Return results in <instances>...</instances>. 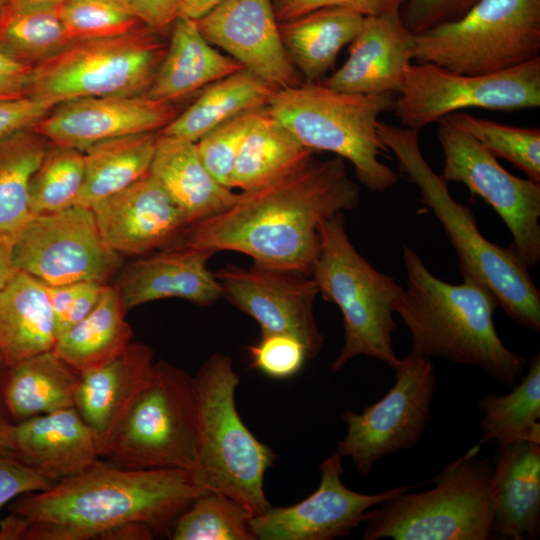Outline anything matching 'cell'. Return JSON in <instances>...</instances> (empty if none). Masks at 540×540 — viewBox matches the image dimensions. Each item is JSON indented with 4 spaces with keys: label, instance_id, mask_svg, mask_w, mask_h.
I'll return each instance as SVG.
<instances>
[{
    "label": "cell",
    "instance_id": "obj_4",
    "mask_svg": "<svg viewBox=\"0 0 540 540\" xmlns=\"http://www.w3.org/2000/svg\"><path fill=\"white\" fill-rule=\"evenodd\" d=\"M377 132L394 154L399 171L418 188L421 204L442 225L462 277L485 287L511 320L538 332L540 291L514 246H500L482 235L472 210L453 199L448 183L424 158L418 131L379 120Z\"/></svg>",
    "mask_w": 540,
    "mask_h": 540
},
{
    "label": "cell",
    "instance_id": "obj_45",
    "mask_svg": "<svg viewBox=\"0 0 540 540\" xmlns=\"http://www.w3.org/2000/svg\"><path fill=\"white\" fill-rule=\"evenodd\" d=\"M479 0H404L400 15L413 33L462 17Z\"/></svg>",
    "mask_w": 540,
    "mask_h": 540
},
{
    "label": "cell",
    "instance_id": "obj_12",
    "mask_svg": "<svg viewBox=\"0 0 540 540\" xmlns=\"http://www.w3.org/2000/svg\"><path fill=\"white\" fill-rule=\"evenodd\" d=\"M540 106V57L489 74L457 73L432 63L410 64L396 95L401 124L420 131L468 108L515 111Z\"/></svg>",
    "mask_w": 540,
    "mask_h": 540
},
{
    "label": "cell",
    "instance_id": "obj_2",
    "mask_svg": "<svg viewBox=\"0 0 540 540\" xmlns=\"http://www.w3.org/2000/svg\"><path fill=\"white\" fill-rule=\"evenodd\" d=\"M192 471L125 469L98 460L50 488L23 494L0 521V540L102 539L127 523L171 530L201 494Z\"/></svg>",
    "mask_w": 540,
    "mask_h": 540
},
{
    "label": "cell",
    "instance_id": "obj_52",
    "mask_svg": "<svg viewBox=\"0 0 540 540\" xmlns=\"http://www.w3.org/2000/svg\"><path fill=\"white\" fill-rule=\"evenodd\" d=\"M16 271L12 260V248L0 244V290Z\"/></svg>",
    "mask_w": 540,
    "mask_h": 540
},
{
    "label": "cell",
    "instance_id": "obj_41",
    "mask_svg": "<svg viewBox=\"0 0 540 540\" xmlns=\"http://www.w3.org/2000/svg\"><path fill=\"white\" fill-rule=\"evenodd\" d=\"M61 16L73 42L122 35L143 25L118 0H65Z\"/></svg>",
    "mask_w": 540,
    "mask_h": 540
},
{
    "label": "cell",
    "instance_id": "obj_22",
    "mask_svg": "<svg viewBox=\"0 0 540 540\" xmlns=\"http://www.w3.org/2000/svg\"><path fill=\"white\" fill-rule=\"evenodd\" d=\"M9 451L54 484L101 458L92 430L75 407L12 424Z\"/></svg>",
    "mask_w": 540,
    "mask_h": 540
},
{
    "label": "cell",
    "instance_id": "obj_23",
    "mask_svg": "<svg viewBox=\"0 0 540 540\" xmlns=\"http://www.w3.org/2000/svg\"><path fill=\"white\" fill-rule=\"evenodd\" d=\"M213 253L175 246L129 264L118 288L126 310L164 298L209 305L222 296L220 283L207 263Z\"/></svg>",
    "mask_w": 540,
    "mask_h": 540
},
{
    "label": "cell",
    "instance_id": "obj_33",
    "mask_svg": "<svg viewBox=\"0 0 540 540\" xmlns=\"http://www.w3.org/2000/svg\"><path fill=\"white\" fill-rule=\"evenodd\" d=\"M276 90L243 68L205 87L197 100L160 133L197 142L223 122L243 112L267 107Z\"/></svg>",
    "mask_w": 540,
    "mask_h": 540
},
{
    "label": "cell",
    "instance_id": "obj_46",
    "mask_svg": "<svg viewBox=\"0 0 540 540\" xmlns=\"http://www.w3.org/2000/svg\"><path fill=\"white\" fill-rule=\"evenodd\" d=\"M404 0H276L275 15L278 22L298 18L324 8H345L366 16H377L400 10Z\"/></svg>",
    "mask_w": 540,
    "mask_h": 540
},
{
    "label": "cell",
    "instance_id": "obj_25",
    "mask_svg": "<svg viewBox=\"0 0 540 540\" xmlns=\"http://www.w3.org/2000/svg\"><path fill=\"white\" fill-rule=\"evenodd\" d=\"M492 535L536 539L540 527V444L519 440L493 453Z\"/></svg>",
    "mask_w": 540,
    "mask_h": 540
},
{
    "label": "cell",
    "instance_id": "obj_53",
    "mask_svg": "<svg viewBox=\"0 0 540 540\" xmlns=\"http://www.w3.org/2000/svg\"><path fill=\"white\" fill-rule=\"evenodd\" d=\"M3 367L0 364V383ZM12 424L4 415V406L1 398V386H0V452L10 453L9 451V438ZM12 455V454H11Z\"/></svg>",
    "mask_w": 540,
    "mask_h": 540
},
{
    "label": "cell",
    "instance_id": "obj_9",
    "mask_svg": "<svg viewBox=\"0 0 540 540\" xmlns=\"http://www.w3.org/2000/svg\"><path fill=\"white\" fill-rule=\"evenodd\" d=\"M101 457L125 469L194 471L198 457V400L194 377L172 364L152 373L107 441Z\"/></svg>",
    "mask_w": 540,
    "mask_h": 540
},
{
    "label": "cell",
    "instance_id": "obj_18",
    "mask_svg": "<svg viewBox=\"0 0 540 540\" xmlns=\"http://www.w3.org/2000/svg\"><path fill=\"white\" fill-rule=\"evenodd\" d=\"M196 24L210 44L275 88L299 84L272 0H223Z\"/></svg>",
    "mask_w": 540,
    "mask_h": 540
},
{
    "label": "cell",
    "instance_id": "obj_55",
    "mask_svg": "<svg viewBox=\"0 0 540 540\" xmlns=\"http://www.w3.org/2000/svg\"><path fill=\"white\" fill-rule=\"evenodd\" d=\"M21 1H47V2H64L65 0H21Z\"/></svg>",
    "mask_w": 540,
    "mask_h": 540
},
{
    "label": "cell",
    "instance_id": "obj_37",
    "mask_svg": "<svg viewBox=\"0 0 540 540\" xmlns=\"http://www.w3.org/2000/svg\"><path fill=\"white\" fill-rule=\"evenodd\" d=\"M508 394H486L478 400L482 437L478 443L504 446L519 440L540 444V353Z\"/></svg>",
    "mask_w": 540,
    "mask_h": 540
},
{
    "label": "cell",
    "instance_id": "obj_1",
    "mask_svg": "<svg viewBox=\"0 0 540 540\" xmlns=\"http://www.w3.org/2000/svg\"><path fill=\"white\" fill-rule=\"evenodd\" d=\"M358 185L339 156L314 157L263 188L240 192L227 209L189 225L177 246L236 251L254 263L311 276L325 220L355 209Z\"/></svg>",
    "mask_w": 540,
    "mask_h": 540
},
{
    "label": "cell",
    "instance_id": "obj_3",
    "mask_svg": "<svg viewBox=\"0 0 540 540\" xmlns=\"http://www.w3.org/2000/svg\"><path fill=\"white\" fill-rule=\"evenodd\" d=\"M406 285L393 304L412 338V354L473 365L513 387L526 359L499 338L493 314L498 304L474 280L450 284L437 278L410 246L402 249Z\"/></svg>",
    "mask_w": 540,
    "mask_h": 540
},
{
    "label": "cell",
    "instance_id": "obj_48",
    "mask_svg": "<svg viewBox=\"0 0 540 540\" xmlns=\"http://www.w3.org/2000/svg\"><path fill=\"white\" fill-rule=\"evenodd\" d=\"M54 107L48 102L30 96L0 100V139L20 130L32 128Z\"/></svg>",
    "mask_w": 540,
    "mask_h": 540
},
{
    "label": "cell",
    "instance_id": "obj_31",
    "mask_svg": "<svg viewBox=\"0 0 540 540\" xmlns=\"http://www.w3.org/2000/svg\"><path fill=\"white\" fill-rule=\"evenodd\" d=\"M314 153L264 107L242 142L230 176V188L241 192L263 188L305 165Z\"/></svg>",
    "mask_w": 540,
    "mask_h": 540
},
{
    "label": "cell",
    "instance_id": "obj_34",
    "mask_svg": "<svg viewBox=\"0 0 540 540\" xmlns=\"http://www.w3.org/2000/svg\"><path fill=\"white\" fill-rule=\"evenodd\" d=\"M158 135H127L85 149L84 178L75 205L91 208L149 173Z\"/></svg>",
    "mask_w": 540,
    "mask_h": 540
},
{
    "label": "cell",
    "instance_id": "obj_8",
    "mask_svg": "<svg viewBox=\"0 0 540 540\" xmlns=\"http://www.w3.org/2000/svg\"><path fill=\"white\" fill-rule=\"evenodd\" d=\"M481 444L447 464L420 493L394 495L369 510L364 540H487L492 536L493 463Z\"/></svg>",
    "mask_w": 540,
    "mask_h": 540
},
{
    "label": "cell",
    "instance_id": "obj_35",
    "mask_svg": "<svg viewBox=\"0 0 540 540\" xmlns=\"http://www.w3.org/2000/svg\"><path fill=\"white\" fill-rule=\"evenodd\" d=\"M33 128L0 139V244L12 248L32 218L30 182L47 148Z\"/></svg>",
    "mask_w": 540,
    "mask_h": 540
},
{
    "label": "cell",
    "instance_id": "obj_11",
    "mask_svg": "<svg viewBox=\"0 0 540 540\" xmlns=\"http://www.w3.org/2000/svg\"><path fill=\"white\" fill-rule=\"evenodd\" d=\"M165 52L156 32L145 25L76 41L32 67L26 96L56 106L78 98L146 94Z\"/></svg>",
    "mask_w": 540,
    "mask_h": 540
},
{
    "label": "cell",
    "instance_id": "obj_24",
    "mask_svg": "<svg viewBox=\"0 0 540 540\" xmlns=\"http://www.w3.org/2000/svg\"><path fill=\"white\" fill-rule=\"evenodd\" d=\"M153 351L132 343L108 363L80 373L75 408L92 430L100 456L153 370Z\"/></svg>",
    "mask_w": 540,
    "mask_h": 540
},
{
    "label": "cell",
    "instance_id": "obj_39",
    "mask_svg": "<svg viewBox=\"0 0 540 540\" xmlns=\"http://www.w3.org/2000/svg\"><path fill=\"white\" fill-rule=\"evenodd\" d=\"M84 178V153L56 145L47 150L29 189L33 216L62 211L74 206Z\"/></svg>",
    "mask_w": 540,
    "mask_h": 540
},
{
    "label": "cell",
    "instance_id": "obj_51",
    "mask_svg": "<svg viewBox=\"0 0 540 540\" xmlns=\"http://www.w3.org/2000/svg\"><path fill=\"white\" fill-rule=\"evenodd\" d=\"M223 0H176L177 17L198 20Z\"/></svg>",
    "mask_w": 540,
    "mask_h": 540
},
{
    "label": "cell",
    "instance_id": "obj_28",
    "mask_svg": "<svg viewBox=\"0 0 540 540\" xmlns=\"http://www.w3.org/2000/svg\"><path fill=\"white\" fill-rule=\"evenodd\" d=\"M171 27L170 43L146 92L148 97L172 103L244 68L216 50L195 20L177 17Z\"/></svg>",
    "mask_w": 540,
    "mask_h": 540
},
{
    "label": "cell",
    "instance_id": "obj_47",
    "mask_svg": "<svg viewBox=\"0 0 540 540\" xmlns=\"http://www.w3.org/2000/svg\"><path fill=\"white\" fill-rule=\"evenodd\" d=\"M54 483L9 453L0 452V510L12 499L43 491Z\"/></svg>",
    "mask_w": 540,
    "mask_h": 540
},
{
    "label": "cell",
    "instance_id": "obj_20",
    "mask_svg": "<svg viewBox=\"0 0 540 540\" xmlns=\"http://www.w3.org/2000/svg\"><path fill=\"white\" fill-rule=\"evenodd\" d=\"M91 209L103 240L118 254H146L183 234L190 225L150 173Z\"/></svg>",
    "mask_w": 540,
    "mask_h": 540
},
{
    "label": "cell",
    "instance_id": "obj_15",
    "mask_svg": "<svg viewBox=\"0 0 540 540\" xmlns=\"http://www.w3.org/2000/svg\"><path fill=\"white\" fill-rule=\"evenodd\" d=\"M16 270L46 285L107 281L121 264L103 240L91 208L78 205L33 216L12 246Z\"/></svg>",
    "mask_w": 540,
    "mask_h": 540
},
{
    "label": "cell",
    "instance_id": "obj_10",
    "mask_svg": "<svg viewBox=\"0 0 540 540\" xmlns=\"http://www.w3.org/2000/svg\"><path fill=\"white\" fill-rule=\"evenodd\" d=\"M540 57V0H479L457 20L413 34L412 59L468 75Z\"/></svg>",
    "mask_w": 540,
    "mask_h": 540
},
{
    "label": "cell",
    "instance_id": "obj_14",
    "mask_svg": "<svg viewBox=\"0 0 540 540\" xmlns=\"http://www.w3.org/2000/svg\"><path fill=\"white\" fill-rule=\"evenodd\" d=\"M437 136L445 163L441 177L464 184L501 217L516 252L530 268L540 261V183L512 175L477 140L446 117Z\"/></svg>",
    "mask_w": 540,
    "mask_h": 540
},
{
    "label": "cell",
    "instance_id": "obj_50",
    "mask_svg": "<svg viewBox=\"0 0 540 540\" xmlns=\"http://www.w3.org/2000/svg\"><path fill=\"white\" fill-rule=\"evenodd\" d=\"M32 66L0 52V100L26 96Z\"/></svg>",
    "mask_w": 540,
    "mask_h": 540
},
{
    "label": "cell",
    "instance_id": "obj_27",
    "mask_svg": "<svg viewBox=\"0 0 540 540\" xmlns=\"http://www.w3.org/2000/svg\"><path fill=\"white\" fill-rule=\"evenodd\" d=\"M57 340L46 285L16 270L0 290V364L10 367L43 352Z\"/></svg>",
    "mask_w": 540,
    "mask_h": 540
},
{
    "label": "cell",
    "instance_id": "obj_38",
    "mask_svg": "<svg viewBox=\"0 0 540 540\" xmlns=\"http://www.w3.org/2000/svg\"><path fill=\"white\" fill-rule=\"evenodd\" d=\"M253 514L233 499L216 492L198 496L174 522L173 540H255Z\"/></svg>",
    "mask_w": 540,
    "mask_h": 540
},
{
    "label": "cell",
    "instance_id": "obj_49",
    "mask_svg": "<svg viewBox=\"0 0 540 540\" xmlns=\"http://www.w3.org/2000/svg\"><path fill=\"white\" fill-rule=\"evenodd\" d=\"M143 25L154 32L172 26L177 18L176 0H118Z\"/></svg>",
    "mask_w": 540,
    "mask_h": 540
},
{
    "label": "cell",
    "instance_id": "obj_26",
    "mask_svg": "<svg viewBox=\"0 0 540 540\" xmlns=\"http://www.w3.org/2000/svg\"><path fill=\"white\" fill-rule=\"evenodd\" d=\"M149 173L182 210L190 225L230 207L238 193L204 166L196 142L159 133Z\"/></svg>",
    "mask_w": 540,
    "mask_h": 540
},
{
    "label": "cell",
    "instance_id": "obj_32",
    "mask_svg": "<svg viewBox=\"0 0 540 540\" xmlns=\"http://www.w3.org/2000/svg\"><path fill=\"white\" fill-rule=\"evenodd\" d=\"M126 311L118 288L106 284L94 309L57 338L53 353L78 373L108 363L131 342Z\"/></svg>",
    "mask_w": 540,
    "mask_h": 540
},
{
    "label": "cell",
    "instance_id": "obj_29",
    "mask_svg": "<svg viewBox=\"0 0 540 540\" xmlns=\"http://www.w3.org/2000/svg\"><path fill=\"white\" fill-rule=\"evenodd\" d=\"M80 373L53 351L43 352L10 367H3L1 398L16 420L75 407Z\"/></svg>",
    "mask_w": 540,
    "mask_h": 540
},
{
    "label": "cell",
    "instance_id": "obj_54",
    "mask_svg": "<svg viewBox=\"0 0 540 540\" xmlns=\"http://www.w3.org/2000/svg\"><path fill=\"white\" fill-rule=\"evenodd\" d=\"M10 0H0V18L4 12V10L6 9L8 3H9Z\"/></svg>",
    "mask_w": 540,
    "mask_h": 540
},
{
    "label": "cell",
    "instance_id": "obj_13",
    "mask_svg": "<svg viewBox=\"0 0 540 540\" xmlns=\"http://www.w3.org/2000/svg\"><path fill=\"white\" fill-rule=\"evenodd\" d=\"M394 370L395 383L380 400L342 415L347 433L336 452L362 475L383 457L415 447L430 417L436 386L431 359L410 353Z\"/></svg>",
    "mask_w": 540,
    "mask_h": 540
},
{
    "label": "cell",
    "instance_id": "obj_16",
    "mask_svg": "<svg viewBox=\"0 0 540 540\" xmlns=\"http://www.w3.org/2000/svg\"><path fill=\"white\" fill-rule=\"evenodd\" d=\"M222 296L252 317L261 334H286L301 341L310 359L321 351L323 336L314 317L318 288L309 276L254 263L227 265L216 273Z\"/></svg>",
    "mask_w": 540,
    "mask_h": 540
},
{
    "label": "cell",
    "instance_id": "obj_21",
    "mask_svg": "<svg viewBox=\"0 0 540 540\" xmlns=\"http://www.w3.org/2000/svg\"><path fill=\"white\" fill-rule=\"evenodd\" d=\"M412 38L400 10L366 16L347 60L323 84L353 94L397 95L413 60Z\"/></svg>",
    "mask_w": 540,
    "mask_h": 540
},
{
    "label": "cell",
    "instance_id": "obj_6",
    "mask_svg": "<svg viewBox=\"0 0 540 540\" xmlns=\"http://www.w3.org/2000/svg\"><path fill=\"white\" fill-rule=\"evenodd\" d=\"M396 94H353L318 82L277 89L267 110L302 145L348 160L369 190L384 192L398 174L380 161L388 148L377 132L378 117L394 109Z\"/></svg>",
    "mask_w": 540,
    "mask_h": 540
},
{
    "label": "cell",
    "instance_id": "obj_44",
    "mask_svg": "<svg viewBox=\"0 0 540 540\" xmlns=\"http://www.w3.org/2000/svg\"><path fill=\"white\" fill-rule=\"evenodd\" d=\"M105 285L98 281L46 285L57 338L94 309Z\"/></svg>",
    "mask_w": 540,
    "mask_h": 540
},
{
    "label": "cell",
    "instance_id": "obj_43",
    "mask_svg": "<svg viewBox=\"0 0 540 540\" xmlns=\"http://www.w3.org/2000/svg\"><path fill=\"white\" fill-rule=\"evenodd\" d=\"M247 351L251 367L274 379L295 376L310 359L304 344L286 334H261Z\"/></svg>",
    "mask_w": 540,
    "mask_h": 540
},
{
    "label": "cell",
    "instance_id": "obj_30",
    "mask_svg": "<svg viewBox=\"0 0 540 540\" xmlns=\"http://www.w3.org/2000/svg\"><path fill=\"white\" fill-rule=\"evenodd\" d=\"M365 16L345 8H324L279 22L288 56L306 82L332 70L340 51L360 32Z\"/></svg>",
    "mask_w": 540,
    "mask_h": 540
},
{
    "label": "cell",
    "instance_id": "obj_36",
    "mask_svg": "<svg viewBox=\"0 0 540 540\" xmlns=\"http://www.w3.org/2000/svg\"><path fill=\"white\" fill-rule=\"evenodd\" d=\"M61 4L10 0L0 18V52L33 67L72 44Z\"/></svg>",
    "mask_w": 540,
    "mask_h": 540
},
{
    "label": "cell",
    "instance_id": "obj_42",
    "mask_svg": "<svg viewBox=\"0 0 540 540\" xmlns=\"http://www.w3.org/2000/svg\"><path fill=\"white\" fill-rule=\"evenodd\" d=\"M261 109L243 112L223 122L196 142L198 154L206 169L228 188L242 142Z\"/></svg>",
    "mask_w": 540,
    "mask_h": 540
},
{
    "label": "cell",
    "instance_id": "obj_5",
    "mask_svg": "<svg viewBox=\"0 0 540 540\" xmlns=\"http://www.w3.org/2000/svg\"><path fill=\"white\" fill-rule=\"evenodd\" d=\"M198 400V457L193 471L204 492L223 494L254 516L271 504L264 491L267 470L276 454L259 441L236 408L239 375L233 359L211 355L194 377Z\"/></svg>",
    "mask_w": 540,
    "mask_h": 540
},
{
    "label": "cell",
    "instance_id": "obj_17",
    "mask_svg": "<svg viewBox=\"0 0 540 540\" xmlns=\"http://www.w3.org/2000/svg\"><path fill=\"white\" fill-rule=\"evenodd\" d=\"M343 457L335 452L319 465L317 489L290 506H270L253 516L252 531L259 540H332L345 537L363 523L366 513L412 486L391 488L376 494L351 490L342 481Z\"/></svg>",
    "mask_w": 540,
    "mask_h": 540
},
{
    "label": "cell",
    "instance_id": "obj_7",
    "mask_svg": "<svg viewBox=\"0 0 540 540\" xmlns=\"http://www.w3.org/2000/svg\"><path fill=\"white\" fill-rule=\"evenodd\" d=\"M343 214L322 222L320 250L310 276L322 298L334 303L343 318L344 344L330 368L339 371L355 357L366 356L395 369L400 359L393 347V304L403 287L356 250Z\"/></svg>",
    "mask_w": 540,
    "mask_h": 540
},
{
    "label": "cell",
    "instance_id": "obj_40",
    "mask_svg": "<svg viewBox=\"0 0 540 540\" xmlns=\"http://www.w3.org/2000/svg\"><path fill=\"white\" fill-rule=\"evenodd\" d=\"M446 118L477 140L493 156L503 158L540 183V129L502 124L466 112Z\"/></svg>",
    "mask_w": 540,
    "mask_h": 540
},
{
    "label": "cell",
    "instance_id": "obj_19",
    "mask_svg": "<svg viewBox=\"0 0 540 540\" xmlns=\"http://www.w3.org/2000/svg\"><path fill=\"white\" fill-rule=\"evenodd\" d=\"M54 108L33 130L53 144L81 151L105 140L162 130L177 116L172 103L146 94L78 98Z\"/></svg>",
    "mask_w": 540,
    "mask_h": 540
}]
</instances>
